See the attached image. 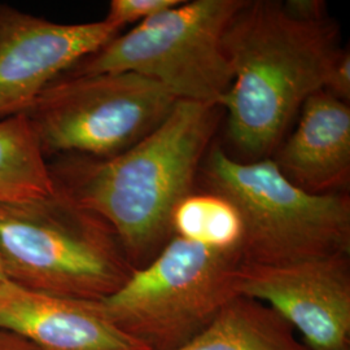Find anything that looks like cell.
<instances>
[{
	"instance_id": "ffe728a7",
	"label": "cell",
	"mask_w": 350,
	"mask_h": 350,
	"mask_svg": "<svg viewBox=\"0 0 350 350\" xmlns=\"http://www.w3.org/2000/svg\"><path fill=\"white\" fill-rule=\"evenodd\" d=\"M350 350V349H349Z\"/></svg>"
},
{
	"instance_id": "2e32d148",
	"label": "cell",
	"mask_w": 350,
	"mask_h": 350,
	"mask_svg": "<svg viewBox=\"0 0 350 350\" xmlns=\"http://www.w3.org/2000/svg\"><path fill=\"white\" fill-rule=\"evenodd\" d=\"M325 91L340 101H350V52L341 49L325 81Z\"/></svg>"
},
{
	"instance_id": "5bb4252c",
	"label": "cell",
	"mask_w": 350,
	"mask_h": 350,
	"mask_svg": "<svg viewBox=\"0 0 350 350\" xmlns=\"http://www.w3.org/2000/svg\"><path fill=\"white\" fill-rule=\"evenodd\" d=\"M172 226L174 237L240 250L241 219L235 205L222 195L211 191L189 193L175 206Z\"/></svg>"
},
{
	"instance_id": "8fae6325",
	"label": "cell",
	"mask_w": 350,
	"mask_h": 350,
	"mask_svg": "<svg viewBox=\"0 0 350 350\" xmlns=\"http://www.w3.org/2000/svg\"><path fill=\"white\" fill-rule=\"evenodd\" d=\"M300 112L299 125L278 147L274 163L291 183L309 193L342 192L350 176L349 104L322 90Z\"/></svg>"
},
{
	"instance_id": "d6986e66",
	"label": "cell",
	"mask_w": 350,
	"mask_h": 350,
	"mask_svg": "<svg viewBox=\"0 0 350 350\" xmlns=\"http://www.w3.org/2000/svg\"><path fill=\"white\" fill-rule=\"evenodd\" d=\"M5 280H8V279H7V276H5V273H4L3 265H1V262H0V284H1V283H4Z\"/></svg>"
},
{
	"instance_id": "4fadbf2b",
	"label": "cell",
	"mask_w": 350,
	"mask_h": 350,
	"mask_svg": "<svg viewBox=\"0 0 350 350\" xmlns=\"http://www.w3.org/2000/svg\"><path fill=\"white\" fill-rule=\"evenodd\" d=\"M49 163L24 114L0 118V204L53 192Z\"/></svg>"
},
{
	"instance_id": "e0dca14e",
	"label": "cell",
	"mask_w": 350,
	"mask_h": 350,
	"mask_svg": "<svg viewBox=\"0 0 350 350\" xmlns=\"http://www.w3.org/2000/svg\"><path fill=\"white\" fill-rule=\"evenodd\" d=\"M286 12L305 23H319L328 18L323 0H288L283 3Z\"/></svg>"
},
{
	"instance_id": "8992f818",
	"label": "cell",
	"mask_w": 350,
	"mask_h": 350,
	"mask_svg": "<svg viewBox=\"0 0 350 350\" xmlns=\"http://www.w3.org/2000/svg\"><path fill=\"white\" fill-rule=\"evenodd\" d=\"M244 3L183 1L113 38L62 77L134 73L159 83L176 100L221 108L232 85L224 34Z\"/></svg>"
},
{
	"instance_id": "6da1fadb",
	"label": "cell",
	"mask_w": 350,
	"mask_h": 350,
	"mask_svg": "<svg viewBox=\"0 0 350 350\" xmlns=\"http://www.w3.org/2000/svg\"><path fill=\"white\" fill-rule=\"evenodd\" d=\"M219 107L178 100L146 138L109 159L59 156L49 163L53 186L96 214L137 270L173 239L178 202L193 192L211 150Z\"/></svg>"
},
{
	"instance_id": "3957f363",
	"label": "cell",
	"mask_w": 350,
	"mask_h": 350,
	"mask_svg": "<svg viewBox=\"0 0 350 350\" xmlns=\"http://www.w3.org/2000/svg\"><path fill=\"white\" fill-rule=\"evenodd\" d=\"M0 262L20 287L78 300L111 297L135 270L112 228L56 188L0 204Z\"/></svg>"
},
{
	"instance_id": "52a82bcc",
	"label": "cell",
	"mask_w": 350,
	"mask_h": 350,
	"mask_svg": "<svg viewBox=\"0 0 350 350\" xmlns=\"http://www.w3.org/2000/svg\"><path fill=\"white\" fill-rule=\"evenodd\" d=\"M176 99L134 73L62 77L24 113L43 156L109 159L135 146Z\"/></svg>"
},
{
	"instance_id": "9a60e30c",
	"label": "cell",
	"mask_w": 350,
	"mask_h": 350,
	"mask_svg": "<svg viewBox=\"0 0 350 350\" xmlns=\"http://www.w3.org/2000/svg\"><path fill=\"white\" fill-rule=\"evenodd\" d=\"M180 3H183V0H112L104 21L121 30L125 25L139 24L174 8Z\"/></svg>"
},
{
	"instance_id": "ba28073f",
	"label": "cell",
	"mask_w": 350,
	"mask_h": 350,
	"mask_svg": "<svg viewBox=\"0 0 350 350\" xmlns=\"http://www.w3.org/2000/svg\"><path fill=\"white\" fill-rule=\"evenodd\" d=\"M239 295L275 310L310 350L350 349V254L284 265L243 262Z\"/></svg>"
},
{
	"instance_id": "ac0fdd59",
	"label": "cell",
	"mask_w": 350,
	"mask_h": 350,
	"mask_svg": "<svg viewBox=\"0 0 350 350\" xmlns=\"http://www.w3.org/2000/svg\"><path fill=\"white\" fill-rule=\"evenodd\" d=\"M0 350H39L29 340L0 328Z\"/></svg>"
},
{
	"instance_id": "5b68a950",
	"label": "cell",
	"mask_w": 350,
	"mask_h": 350,
	"mask_svg": "<svg viewBox=\"0 0 350 350\" xmlns=\"http://www.w3.org/2000/svg\"><path fill=\"white\" fill-rule=\"evenodd\" d=\"M241 265L239 250L173 237L101 306L114 325L148 349H179L240 296Z\"/></svg>"
},
{
	"instance_id": "7a4b0ae2",
	"label": "cell",
	"mask_w": 350,
	"mask_h": 350,
	"mask_svg": "<svg viewBox=\"0 0 350 350\" xmlns=\"http://www.w3.org/2000/svg\"><path fill=\"white\" fill-rule=\"evenodd\" d=\"M232 85L221 101L227 133L256 160L278 150L288 127L312 95L325 90L340 52L338 27L289 16L283 1L245 0L224 34Z\"/></svg>"
},
{
	"instance_id": "277c9868",
	"label": "cell",
	"mask_w": 350,
	"mask_h": 350,
	"mask_svg": "<svg viewBox=\"0 0 350 350\" xmlns=\"http://www.w3.org/2000/svg\"><path fill=\"white\" fill-rule=\"evenodd\" d=\"M206 191L238 209L243 262L284 265L350 254L348 193L314 195L291 183L273 159L240 163L214 146L202 165Z\"/></svg>"
},
{
	"instance_id": "30bf717a",
	"label": "cell",
	"mask_w": 350,
	"mask_h": 350,
	"mask_svg": "<svg viewBox=\"0 0 350 350\" xmlns=\"http://www.w3.org/2000/svg\"><path fill=\"white\" fill-rule=\"evenodd\" d=\"M0 328L39 350H150L113 323L101 301L44 295L10 280L0 284Z\"/></svg>"
},
{
	"instance_id": "9c48e42d",
	"label": "cell",
	"mask_w": 350,
	"mask_h": 350,
	"mask_svg": "<svg viewBox=\"0 0 350 350\" xmlns=\"http://www.w3.org/2000/svg\"><path fill=\"white\" fill-rule=\"evenodd\" d=\"M118 31L104 20L57 24L0 4V118L24 114L46 88Z\"/></svg>"
},
{
	"instance_id": "7c38bea8",
	"label": "cell",
	"mask_w": 350,
	"mask_h": 350,
	"mask_svg": "<svg viewBox=\"0 0 350 350\" xmlns=\"http://www.w3.org/2000/svg\"><path fill=\"white\" fill-rule=\"evenodd\" d=\"M175 350L310 349L275 310L240 295L196 338Z\"/></svg>"
}]
</instances>
